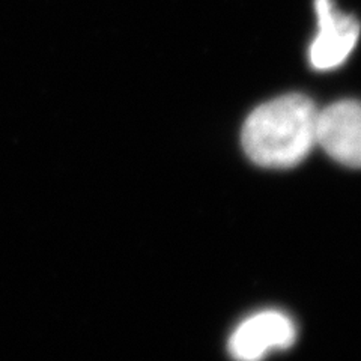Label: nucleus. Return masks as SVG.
Returning a JSON list of instances; mask_svg holds the SVG:
<instances>
[{
	"instance_id": "f257e3e1",
	"label": "nucleus",
	"mask_w": 361,
	"mask_h": 361,
	"mask_svg": "<svg viewBox=\"0 0 361 361\" xmlns=\"http://www.w3.org/2000/svg\"><path fill=\"white\" fill-rule=\"evenodd\" d=\"M318 109L306 95L289 94L255 109L243 127V146L257 166L289 169L316 145Z\"/></svg>"
},
{
	"instance_id": "20e7f679",
	"label": "nucleus",
	"mask_w": 361,
	"mask_h": 361,
	"mask_svg": "<svg viewBox=\"0 0 361 361\" xmlns=\"http://www.w3.org/2000/svg\"><path fill=\"white\" fill-rule=\"evenodd\" d=\"M316 145L333 160L361 169V103L342 99L318 111Z\"/></svg>"
},
{
	"instance_id": "7ed1b4c3",
	"label": "nucleus",
	"mask_w": 361,
	"mask_h": 361,
	"mask_svg": "<svg viewBox=\"0 0 361 361\" xmlns=\"http://www.w3.org/2000/svg\"><path fill=\"white\" fill-rule=\"evenodd\" d=\"M318 32L310 44L309 61L318 71L341 66L353 53L360 37V23L337 9L333 0H314Z\"/></svg>"
},
{
	"instance_id": "f03ea898",
	"label": "nucleus",
	"mask_w": 361,
	"mask_h": 361,
	"mask_svg": "<svg viewBox=\"0 0 361 361\" xmlns=\"http://www.w3.org/2000/svg\"><path fill=\"white\" fill-rule=\"evenodd\" d=\"M297 341V325L279 310H264L248 316L229 338L235 361H262L269 353L290 348Z\"/></svg>"
}]
</instances>
